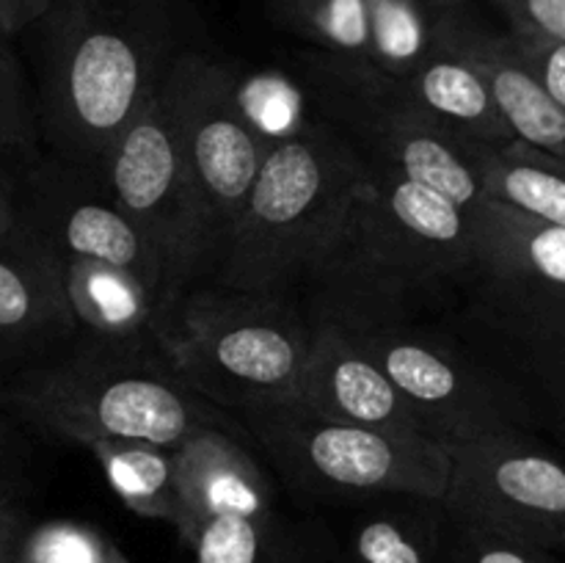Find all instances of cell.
<instances>
[{
	"mask_svg": "<svg viewBox=\"0 0 565 563\" xmlns=\"http://www.w3.org/2000/svg\"><path fill=\"white\" fill-rule=\"evenodd\" d=\"M475 282L469 213L430 188L370 169L298 282L312 323L348 334L456 318Z\"/></svg>",
	"mask_w": 565,
	"mask_h": 563,
	"instance_id": "cell-1",
	"label": "cell"
},
{
	"mask_svg": "<svg viewBox=\"0 0 565 563\" xmlns=\"http://www.w3.org/2000/svg\"><path fill=\"white\" fill-rule=\"evenodd\" d=\"M36 108L50 152L97 180L110 144L193 50L196 0H50Z\"/></svg>",
	"mask_w": 565,
	"mask_h": 563,
	"instance_id": "cell-2",
	"label": "cell"
},
{
	"mask_svg": "<svg viewBox=\"0 0 565 563\" xmlns=\"http://www.w3.org/2000/svg\"><path fill=\"white\" fill-rule=\"evenodd\" d=\"M0 412L77 445L149 442L180 447L204 428L243 431L199 397L166 362L158 342L83 334L0 384Z\"/></svg>",
	"mask_w": 565,
	"mask_h": 563,
	"instance_id": "cell-3",
	"label": "cell"
},
{
	"mask_svg": "<svg viewBox=\"0 0 565 563\" xmlns=\"http://www.w3.org/2000/svg\"><path fill=\"white\" fill-rule=\"evenodd\" d=\"M364 171L356 149L326 121L270 141L210 285L296 296Z\"/></svg>",
	"mask_w": 565,
	"mask_h": 563,
	"instance_id": "cell-4",
	"label": "cell"
},
{
	"mask_svg": "<svg viewBox=\"0 0 565 563\" xmlns=\"http://www.w3.org/2000/svg\"><path fill=\"white\" fill-rule=\"evenodd\" d=\"M158 346L199 397L235 417L296 397L312 320L296 296L202 285L166 315Z\"/></svg>",
	"mask_w": 565,
	"mask_h": 563,
	"instance_id": "cell-5",
	"label": "cell"
},
{
	"mask_svg": "<svg viewBox=\"0 0 565 563\" xmlns=\"http://www.w3.org/2000/svg\"><path fill=\"white\" fill-rule=\"evenodd\" d=\"M235 419L298 497L351 506L386 495H445L450 453L423 434L337 423L296 403L252 408Z\"/></svg>",
	"mask_w": 565,
	"mask_h": 563,
	"instance_id": "cell-6",
	"label": "cell"
},
{
	"mask_svg": "<svg viewBox=\"0 0 565 563\" xmlns=\"http://www.w3.org/2000/svg\"><path fill=\"white\" fill-rule=\"evenodd\" d=\"M301 70L315 108L364 166L430 188L467 213L483 202L480 141L441 125L403 92L397 77L320 50L303 59Z\"/></svg>",
	"mask_w": 565,
	"mask_h": 563,
	"instance_id": "cell-7",
	"label": "cell"
},
{
	"mask_svg": "<svg viewBox=\"0 0 565 563\" xmlns=\"http://www.w3.org/2000/svg\"><path fill=\"white\" fill-rule=\"evenodd\" d=\"M348 337L384 370L428 439L452 447L516 431L533 434L522 392L452 320Z\"/></svg>",
	"mask_w": 565,
	"mask_h": 563,
	"instance_id": "cell-8",
	"label": "cell"
},
{
	"mask_svg": "<svg viewBox=\"0 0 565 563\" xmlns=\"http://www.w3.org/2000/svg\"><path fill=\"white\" fill-rule=\"evenodd\" d=\"M97 182L158 257L166 315L185 293L210 285L218 265V237L160 97L110 144Z\"/></svg>",
	"mask_w": 565,
	"mask_h": 563,
	"instance_id": "cell-9",
	"label": "cell"
},
{
	"mask_svg": "<svg viewBox=\"0 0 565 563\" xmlns=\"http://www.w3.org/2000/svg\"><path fill=\"white\" fill-rule=\"evenodd\" d=\"M158 97L218 237L221 259L270 141L243 105L237 72L196 47L177 59Z\"/></svg>",
	"mask_w": 565,
	"mask_h": 563,
	"instance_id": "cell-10",
	"label": "cell"
},
{
	"mask_svg": "<svg viewBox=\"0 0 565 563\" xmlns=\"http://www.w3.org/2000/svg\"><path fill=\"white\" fill-rule=\"evenodd\" d=\"M441 511L541 550L565 552V458L530 431L447 447Z\"/></svg>",
	"mask_w": 565,
	"mask_h": 563,
	"instance_id": "cell-11",
	"label": "cell"
},
{
	"mask_svg": "<svg viewBox=\"0 0 565 563\" xmlns=\"http://www.w3.org/2000/svg\"><path fill=\"white\" fill-rule=\"evenodd\" d=\"M22 226L58 265H110L154 293L166 318L163 270L152 248L92 174L58 155H33L17 182Z\"/></svg>",
	"mask_w": 565,
	"mask_h": 563,
	"instance_id": "cell-12",
	"label": "cell"
},
{
	"mask_svg": "<svg viewBox=\"0 0 565 563\" xmlns=\"http://www.w3.org/2000/svg\"><path fill=\"white\" fill-rule=\"evenodd\" d=\"M508 379L565 445V293L472 287L450 318Z\"/></svg>",
	"mask_w": 565,
	"mask_h": 563,
	"instance_id": "cell-13",
	"label": "cell"
},
{
	"mask_svg": "<svg viewBox=\"0 0 565 563\" xmlns=\"http://www.w3.org/2000/svg\"><path fill=\"white\" fill-rule=\"evenodd\" d=\"M81 337L58 259L22 226L0 246V384Z\"/></svg>",
	"mask_w": 565,
	"mask_h": 563,
	"instance_id": "cell-14",
	"label": "cell"
},
{
	"mask_svg": "<svg viewBox=\"0 0 565 563\" xmlns=\"http://www.w3.org/2000/svg\"><path fill=\"white\" fill-rule=\"evenodd\" d=\"M290 403L337 423L423 434L384 370L353 337L326 323H312V346Z\"/></svg>",
	"mask_w": 565,
	"mask_h": 563,
	"instance_id": "cell-15",
	"label": "cell"
},
{
	"mask_svg": "<svg viewBox=\"0 0 565 563\" xmlns=\"http://www.w3.org/2000/svg\"><path fill=\"white\" fill-rule=\"evenodd\" d=\"M434 36L463 61L475 66L516 141L565 160V110L544 92L522 55L511 42V33H491L467 20L456 9H439Z\"/></svg>",
	"mask_w": 565,
	"mask_h": 563,
	"instance_id": "cell-16",
	"label": "cell"
},
{
	"mask_svg": "<svg viewBox=\"0 0 565 563\" xmlns=\"http://www.w3.org/2000/svg\"><path fill=\"white\" fill-rule=\"evenodd\" d=\"M237 434L243 431L204 428L177 447L180 513L174 530L188 546L221 513L274 511L268 475Z\"/></svg>",
	"mask_w": 565,
	"mask_h": 563,
	"instance_id": "cell-17",
	"label": "cell"
},
{
	"mask_svg": "<svg viewBox=\"0 0 565 563\" xmlns=\"http://www.w3.org/2000/svg\"><path fill=\"white\" fill-rule=\"evenodd\" d=\"M475 252L472 287L565 293V226L530 219L483 199L469 213Z\"/></svg>",
	"mask_w": 565,
	"mask_h": 563,
	"instance_id": "cell-18",
	"label": "cell"
},
{
	"mask_svg": "<svg viewBox=\"0 0 565 563\" xmlns=\"http://www.w3.org/2000/svg\"><path fill=\"white\" fill-rule=\"evenodd\" d=\"M441 502L386 495L348 506L342 555L348 563H439Z\"/></svg>",
	"mask_w": 565,
	"mask_h": 563,
	"instance_id": "cell-19",
	"label": "cell"
},
{
	"mask_svg": "<svg viewBox=\"0 0 565 563\" xmlns=\"http://www.w3.org/2000/svg\"><path fill=\"white\" fill-rule=\"evenodd\" d=\"M397 83L414 103L461 136L480 144L513 141L483 77L436 36L419 64L397 77Z\"/></svg>",
	"mask_w": 565,
	"mask_h": 563,
	"instance_id": "cell-20",
	"label": "cell"
},
{
	"mask_svg": "<svg viewBox=\"0 0 565 563\" xmlns=\"http://www.w3.org/2000/svg\"><path fill=\"white\" fill-rule=\"evenodd\" d=\"M478 166L483 199L565 226V160L513 138L505 144H480Z\"/></svg>",
	"mask_w": 565,
	"mask_h": 563,
	"instance_id": "cell-21",
	"label": "cell"
},
{
	"mask_svg": "<svg viewBox=\"0 0 565 563\" xmlns=\"http://www.w3.org/2000/svg\"><path fill=\"white\" fill-rule=\"evenodd\" d=\"M88 450L97 456L110 489L132 513L174 528L180 513L177 447L149 442H94Z\"/></svg>",
	"mask_w": 565,
	"mask_h": 563,
	"instance_id": "cell-22",
	"label": "cell"
},
{
	"mask_svg": "<svg viewBox=\"0 0 565 563\" xmlns=\"http://www.w3.org/2000/svg\"><path fill=\"white\" fill-rule=\"evenodd\" d=\"M279 31L340 59L370 64L367 0H265Z\"/></svg>",
	"mask_w": 565,
	"mask_h": 563,
	"instance_id": "cell-23",
	"label": "cell"
},
{
	"mask_svg": "<svg viewBox=\"0 0 565 563\" xmlns=\"http://www.w3.org/2000/svg\"><path fill=\"white\" fill-rule=\"evenodd\" d=\"M434 6L425 0H367L370 64L403 77L434 44Z\"/></svg>",
	"mask_w": 565,
	"mask_h": 563,
	"instance_id": "cell-24",
	"label": "cell"
},
{
	"mask_svg": "<svg viewBox=\"0 0 565 563\" xmlns=\"http://www.w3.org/2000/svg\"><path fill=\"white\" fill-rule=\"evenodd\" d=\"M276 517L270 513H221L193 539L196 563H276Z\"/></svg>",
	"mask_w": 565,
	"mask_h": 563,
	"instance_id": "cell-25",
	"label": "cell"
},
{
	"mask_svg": "<svg viewBox=\"0 0 565 563\" xmlns=\"http://www.w3.org/2000/svg\"><path fill=\"white\" fill-rule=\"evenodd\" d=\"M42 141L36 97L9 36H0V158L36 155Z\"/></svg>",
	"mask_w": 565,
	"mask_h": 563,
	"instance_id": "cell-26",
	"label": "cell"
},
{
	"mask_svg": "<svg viewBox=\"0 0 565 563\" xmlns=\"http://www.w3.org/2000/svg\"><path fill=\"white\" fill-rule=\"evenodd\" d=\"M20 563H130V557L88 524L47 522L28 528Z\"/></svg>",
	"mask_w": 565,
	"mask_h": 563,
	"instance_id": "cell-27",
	"label": "cell"
},
{
	"mask_svg": "<svg viewBox=\"0 0 565 563\" xmlns=\"http://www.w3.org/2000/svg\"><path fill=\"white\" fill-rule=\"evenodd\" d=\"M557 555L561 552L456 522L441 511L439 563H561Z\"/></svg>",
	"mask_w": 565,
	"mask_h": 563,
	"instance_id": "cell-28",
	"label": "cell"
},
{
	"mask_svg": "<svg viewBox=\"0 0 565 563\" xmlns=\"http://www.w3.org/2000/svg\"><path fill=\"white\" fill-rule=\"evenodd\" d=\"M511 22V33L565 44V0H491Z\"/></svg>",
	"mask_w": 565,
	"mask_h": 563,
	"instance_id": "cell-29",
	"label": "cell"
},
{
	"mask_svg": "<svg viewBox=\"0 0 565 563\" xmlns=\"http://www.w3.org/2000/svg\"><path fill=\"white\" fill-rule=\"evenodd\" d=\"M511 42L535 81L565 110V44L511 33Z\"/></svg>",
	"mask_w": 565,
	"mask_h": 563,
	"instance_id": "cell-30",
	"label": "cell"
},
{
	"mask_svg": "<svg viewBox=\"0 0 565 563\" xmlns=\"http://www.w3.org/2000/svg\"><path fill=\"white\" fill-rule=\"evenodd\" d=\"M28 453L17 436L14 425L0 414V508L20 506L28 484Z\"/></svg>",
	"mask_w": 565,
	"mask_h": 563,
	"instance_id": "cell-31",
	"label": "cell"
},
{
	"mask_svg": "<svg viewBox=\"0 0 565 563\" xmlns=\"http://www.w3.org/2000/svg\"><path fill=\"white\" fill-rule=\"evenodd\" d=\"M50 0H0V36H17L36 25Z\"/></svg>",
	"mask_w": 565,
	"mask_h": 563,
	"instance_id": "cell-32",
	"label": "cell"
},
{
	"mask_svg": "<svg viewBox=\"0 0 565 563\" xmlns=\"http://www.w3.org/2000/svg\"><path fill=\"white\" fill-rule=\"evenodd\" d=\"M28 528L31 524L20 506L0 508V563H17Z\"/></svg>",
	"mask_w": 565,
	"mask_h": 563,
	"instance_id": "cell-33",
	"label": "cell"
},
{
	"mask_svg": "<svg viewBox=\"0 0 565 563\" xmlns=\"http://www.w3.org/2000/svg\"><path fill=\"white\" fill-rule=\"evenodd\" d=\"M22 230L20 199H17V182L0 174V246L11 243Z\"/></svg>",
	"mask_w": 565,
	"mask_h": 563,
	"instance_id": "cell-34",
	"label": "cell"
},
{
	"mask_svg": "<svg viewBox=\"0 0 565 563\" xmlns=\"http://www.w3.org/2000/svg\"><path fill=\"white\" fill-rule=\"evenodd\" d=\"M428 6H434V9H456V6L467 3V0H425Z\"/></svg>",
	"mask_w": 565,
	"mask_h": 563,
	"instance_id": "cell-35",
	"label": "cell"
},
{
	"mask_svg": "<svg viewBox=\"0 0 565 563\" xmlns=\"http://www.w3.org/2000/svg\"><path fill=\"white\" fill-rule=\"evenodd\" d=\"M17 563H20V557H17Z\"/></svg>",
	"mask_w": 565,
	"mask_h": 563,
	"instance_id": "cell-36",
	"label": "cell"
}]
</instances>
